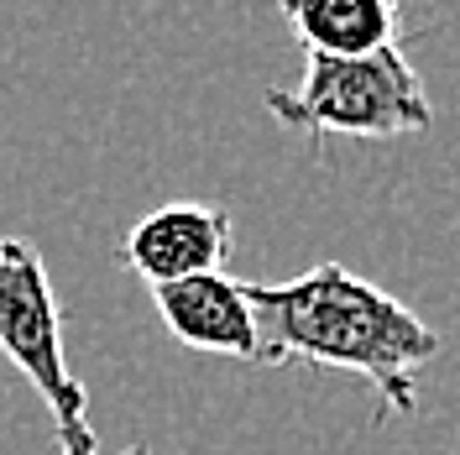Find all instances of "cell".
Returning a JSON list of instances; mask_svg holds the SVG:
<instances>
[{
  "mask_svg": "<svg viewBox=\"0 0 460 455\" xmlns=\"http://www.w3.org/2000/svg\"><path fill=\"white\" fill-rule=\"evenodd\" d=\"M288 31L298 37L304 53L356 58L393 48L402 27L398 0H278Z\"/></svg>",
  "mask_w": 460,
  "mask_h": 455,
  "instance_id": "cell-6",
  "label": "cell"
},
{
  "mask_svg": "<svg viewBox=\"0 0 460 455\" xmlns=\"http://www.w3.org/2000/svg\"><path fill=\"white\" fill-rule=\"evenodd\" d=\"M0 356L48 403L63 455H100L94 424H89V388L68 371L63 309H58L48 262L22 236H0Z\"/></svg>",
  "mask_w": 460,
  "mask_h": 455,
  "instance_id": "cell-3",
  "label": "cell"
},
{
  "mask_svg": "<svg viewBox=\"0 0 460 455\" xmlns=\"http://www.w3.org/2000/svg\"><path fill=\"white\" fill-rule=\"evenodd\" d=\"M120 455H152V445H142V440H137V445H126Z\"/></svg>",
  "mask_w": 460,
  "mask_h": 455,
  "instance_id": "cell-7",
  "label": "cell"
},
{
  "mask_svg": "<svg viewBox=\"0 0 460 455\" xmlns=\"http://www.w3.org/2000/svg\"><path fill=\"white\" fill-rule=\"evenodd\" d=\"M120 252L146 288L178 283L194 272H220L230 252V210L204 200H172L126 230Z\"/></svg>",
  "mask_w": 460,
  "mask_h": 455,
  "instance_id": "cell-4",
  "label": "cell"
},
{
  "mask_svg": "<svg viewBox=\"0 0 460 455\" xmlns=\"http://www.w3.org/2000/svg\"><path fill=\"white\" fill-rule=\"evenodd\" d=\"M241 288L257 314V361L267 367L309 361V367L356 371L376 388L387 414L419 408V371L445 351V341L387 288L367 283L345 262H319L288 283Z\"/></svg>",
  "mask_w": 460,
  "mask_h": 455,
  "instance_id": "cell-1",
  "label": "cell"
},
{
  "mask_svg": "<svg viewBox=\"0 0 460 455\" xmlns=\"http://www.w3.org/2000/svg\"><path fill=\"white\" fill-rule=\"evenodd\" d=\"M157 319L172 330V341L189 351H209V356H235V361H257V314L246 304V288L226 278V272H194L178 283L152 288Z\"/></svg>",
  "mask_w": 460,
  "mask_h": 455,
  "instance_id": "cell-5",
  "label": "cell"
},
{
  "mask_svg": "<svg viewBox=\"0 0 460 455\" xmlns=\"http://www.w3.org/2000/svg\"><path fill=\"white\" fill-rule=\"evenodd\" d=\"M304 79L293 89H267L272 120L293 137H356V142H398L434 126L429 89L398 42L356 58L304 53Z\"/></svg>",
  "mask_w": 460,
  "mask_h": 455,
  "instance_id": "cell-2",
  "label": "cell"
}]
</instances>
